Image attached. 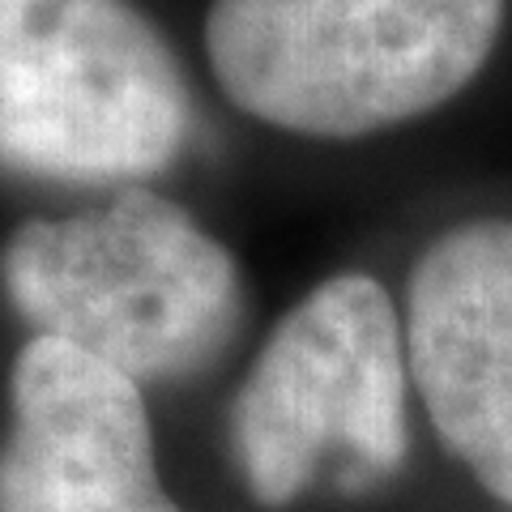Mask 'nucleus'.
Masks as SVG:
<instances>
[{"label":"nucleus","instance_id":"1","mask_svg":"<svg viewBox=\"0 0 512 512\" xmlns=\"http://www.w3.org/2000/svg\"><path fill=\"white\" fill-rule=\"evenodd\" d=\"M0 291L35 338L86 350L141 389L201 376L244 320L231 248L150 184L13 227Z\"/></svg>","mask_w":512,"mask_h":512},{"label":"nucleus","instance_id":"2","mask_svg":"<svg viewBox=\"0 0 512 512\" xmlns=\"http://www.w3.org/2000/svg\"><path fill=\"white\" fill-rule=\"evenodd\" d=\"M504 13L508 0H214L205 60L256 124L355 141L453 103Z\"/></svg>","mask_w":512,"mask_h":512},{"label":"nucleus","instance_id":"3","mask_svg":"<svg viewBox=\"0 0 512 512\" xmlns=\"http://www.w3.org/2000/svg\"><path fill=\"white\" fill-rule=\"evenodd\" d=\"M410 359L389 286L333 274L256 350L231 397L227 448L261 508H291L325 466L342 491H372L410 457Z\"/></svg>","mask_w":512,"mask_h":512},{"label":"nucleus","instance_id":"4","mask_svg":"<svg viewBox=\"0 0 512 512\" xmlns=\"http://www.w3.org/2000/svg\"><path fill=\"white\" fill-rule=\"evenodd\" d=\"M188 137L180 56L133 0H0V171L116 192Z\"/></svg>","mask_w":512,"mask_h":512},{"label":"nucleus","instance_id":"5","mask_svg":"<svg viewBox=\"0 0 512 512\" xmlns=\"http://www.w3.org/2000/svg\"><path fill=\"white\" fill-rule=\"evenodd\" d=\"M402 329L440 444L512 504V218H470L431 239L410 269Z\"/></svg>","mask_w":512,"mask_h":512},{"label":"nucleus","instance_id":"6","mask_svg":"<svg viewBox=\"0 0 512 512\" xmlns=\"http://www.w3.org/2000/svg\"><path fill=\"white\" fill-rule=\"evenodd\" d=\"M0 512H188L158 478L146 389L69 342L30 338L9 372Z\"/></svg>","mask_w":512,"mask_h":512}]
</instances>
